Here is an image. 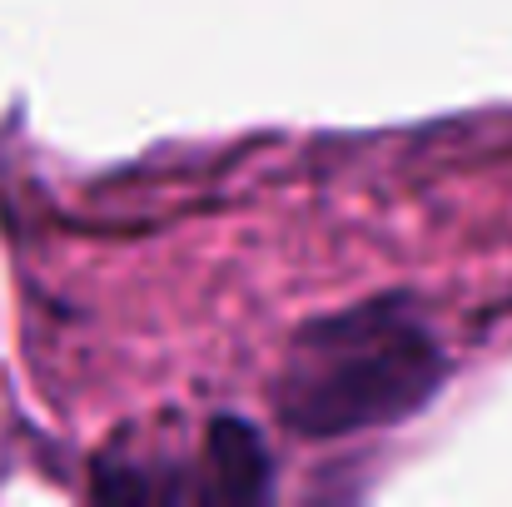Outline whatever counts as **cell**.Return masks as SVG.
Segmentation results:
<instances>
[{
  "label": "cell",
  "instance_id": "6da1fadb",
  "mask_svg": "<svg viewBox=\"0 0 512 507\" xmlns=\"http://www.w3.org/2000/svg\"><path fill=\"white\" fill-rule=\"evenodd\" d=\"M443 368L438 338L408 309L363 304L299 334L274 398L294 433L339 438L423 408Z\"/></svg>",
  "mask_w": 512,
  "mask_h": 507
},
{
  "label": "cell",
  "instance_id": "7a4b0ae2",
  "mask_svg": "<svg viewBox=\"0 0 512 507\" xmlns=\"http://www.w3.org/2000/svg\"><path fill=\"white\" fill-rule=\"evenodd\" d=\"M214 448V478L224 498H259L269 478V453L244 423H214L209 433Z\"/></svg>",
  "mask_w": 512,
  "mask_h": 507
}]
</instances>
